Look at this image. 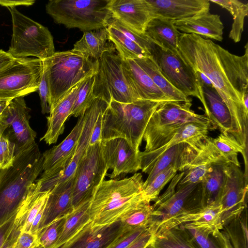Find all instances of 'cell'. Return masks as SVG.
<instances>
[{
  "instance_id": "obj_1",
  "label": "cell",
  "mask_w": 248,
  "mask_h": 248,
  "mask_svg": "<svg viewBox=\"0 0 248 248\" xmlns=\"http://www.w3.org/2000/svg\"><path fill=\"white\" fill-rule=\"evenodd\" d=\"M238 56L211 40L195 34L180 33L178 51L195 72L210 81L231 115L233 136L244 145L248 140V111L243 106L248 93V46Z\"/></svg>"
},
{
  "instance_id": "obj_2",
  "label": "cell",
  "mask_w": 248,
  "mask_h": 248,
  "mask_svg": "<svg viewBox=\"0 0 248 248\" xmlns=\"http://www.w3.org/2000/svg\"><path fill=\"white\" fill-rule=\"evenodd\" d=\"M38 144L15 155L12 164L0 169V226L18 213L31 188L43 170Z\"/></svg>"
},
{
  "instance_id": "obj_3",
  "label": "cell",
  "mask_w": 248,
  "mask_h": 248,
  "mask_svg": "<svg viewBox=\"0 0 248 248\" xmlns=\"http://www.w3.org/2000/svg\"><path fill=\"white\" fill-rule=\"evenodd\" d=\"M144 181L140 173L121 180H103L91 201V221L93 225H104L119 220L128 209L144 199Z\"/></svg>"
},
{
  "instance_id": "obj_4",
  "label": "cell",
  "mask_w": 248,
  "mask_h": 248,
  "mask_svg": "<svg viewBox=\"0 0 248 248\" xmlns=\"http://www.w3.org/2000/svg\"><path fill=\"white\" fill-rule=\"evenodd\" d=\"M162 102L139 100L130 103L112 101L102 117V140L121 138L140 152V146L148 123Z\"/></svg>"
},
{
  "instance_id": "obj_5",
  "label": "cell",
  "mask_w": 248,
  "mask_h": 248,
  "mask_svg": "<svg viewBox=\"0 0 248 248\" xmlns=\"http://www.w3.org/2000/svg\"><path fill=\"white\" fill-rule=\"evenodd\" d=\"M49 89L50 111L71 88L94 75L98 61L73 49L55 52L43 60Z\"/></svg>"
},
{
  "instance_id": "obj_6",
  "label": "cell",
  "mask_w": 248,
  "mask_h": 248,
  "mask_svg": "<svg viewBox=\"0 0 248 248\" xmlns=\"http://www.w3.org/2000/svg\"><path fill=\"white\" fill-rule=\"evenodd\" d=\"M188 102H162L151 117L143 139L145 150H155L167 143L186 124L190 122L213 124L205 115L196 113Z\"/></svg>"
},
{
  "instance_id": "obj_7",
  "label": "cell",
  "mask_w": 248,
  "mask_h": 248,
  "mask_svg": "<svg viewBox=\"0 0 248 248\" xmlns=\"http://www.w3.org/2000/svg\"><path fill=\"white\" fill-rule=\"evenodd\" d=\"M110 0H50L46 13L57 24L89 31L106 28L112 16Z\"/></svg>"
},
{
  "instance_id": "obj_8",
  "label": "cell",
  "mask_w": 248,
  "mask_h": 248,
  "mask_svg": "<svg viewBox=\"0 0 248 248\" xmlns=\"http://www.w3.org/2000/svg\"><path fill=\"white\" fill-rule=\"evenodd\" d=\"M13 33L7 51L16 59L33 56L44 60L55 52L53 36L48 29L24 15L16 7L8 8Z\"/></svg>"
},
{
  "instance_id": "obj_9",
  "label": "cell",
  "mask_w": 248,
  "mask_h": 248,
  "mask_svg": "<svg viewBox=\"0 0 248 248\" xmlns=\"http://www.w3.org/2000/svg\"><path fill=\"white\" fill-rule=\"evenodd\" d=\"M93 95L108 104L112 101L130 103L141 100L131 89L124 75L122 58L116 49L104 52L94 74Z\"/></svg>"
},
{
  "instance_id": "obj_10",
  "label": "cell",
  "mask_w": 248,
  "mask_h": 248,
  "mask_svg": "<svg viewBox=\"0 0 248 248\" xmlns=\"http://www.w3.org/2000/svg\"><path fill=\"white\" fill-rule=\"evenodd\" d=\"M150 54L161 73L175 88L187 97L193 96L201 101L205 115L209 119V111L196 73L179 53L163 49L154 44Z\"/></svg>"
},
{
  "instance_id": "obj_11",
  "label": "cell",
  "mask_w": 248,
  "mask_h": 248,
  "mask_svg": "<svg viewBox=\"0 0 248 248\" xmlns=\"http://www.w3.org/2000/svg\"><path fill=\"white\" fill-rule=\"evenodd\" d=\"M43 71V60L16 59L0 72V99L24 97L38 91Z\"/></svg>"
},
{
  "instance_id": "obj_12",
  "label": "cell",
  "mask_w": 248,
  "mask_h": 248,
  "mask_svg": "<svg viewBox=\"0 0 248 248\" xmlns=\"http://www.w3.org/2000/svg\"><path fill=\"white\" fill-rule=\"evenodd\" d=\"M108 170L103 156L101 142L89 145L75 173L72 199L74 209L92 200Z\"/></svg>"
},
{
  "instance_id": "obj_13",
  "label": "cell",
  "mask_w": 248,
  "mask_h": 248,
  "mask_svg": "<svg viewBox=\"0 0 248 248\" xmlns=\"http://www.w3.org/2000/svg\"><path fill=\"white\" fill-rule=\"evenodd\" d=\"M153 206L152 220L148 228L155 235L158 229L169 220L196 212L203 208L201 183L178 184L175 192L169 198Z\"/></svg>"
},
{
  "instance_id": "obj_14",
  "label": "cell",
  "mask_w": 248,
  "mask_h": 248,
  "mask_svg": "<svg viewBox=\"0 0 248 248\" xmlns=\"http://www.w3.org/2000/svg\"><path fill=\"white\" fill-rule=\"evenodd\" d=\"M30 109L24 97L11 100L0 118V131L15 144V155L35 143L36 132L29 124Z\"/></svg>"
},
{
  "instance_id": "obj_15",
  "label": "cell",
  "mask_w": 248,
  "mask_h": 248,
  "mask_svg": "<svg viewBox=\"0 0 248 248\" xmlns=\"http://www.w3.org/2000/svg\"><path fill=\"white\" fill-rule=\"evenodd\" d=\"M247 180L240 167L228 163L225 183L218 202L221 209L220 225L222 229L247 207Z\"/></svg>"
},
{
  "instance_id": "obj_16",
  "label": "cell",
  "mask_w": 248,
  "mask_h": 248,
  "mask_svg": "<svg viewBox=\"0 0 248 248\" xmlns=\"http://www.w3.org/2000/svg\"><path fill=\"white\" fill-rule=\"evenodd\" d=\"M101 148L107 167L112 170L111 178L140 170L139 152H136L124 139L102 140Z\"/></svg>"
},
{
  "instance_id": "obj_17",
  "label": "cell",
  "mask_w": 248,
  "mask_h": 248,
  "mask_svg": "<svg viewBox=\"0 0 248 248\" xmlns=\"http://www.w3.org/2000/svg\"><path fill=\"white\" fill-rule=\"evenodd\" d=\"M126 230L120 220L104 225L90 221L57 248H108Z\"/></svg>"
},
{
  "instance_id": "obj_18",
  "label": "cell",
  "mask_w": 248,
  "mask_h": 248,
  "mask_svg": "<svg viewBox=\"0 0 248 248\" xmlns=\"http://www.w3.org/2000/svg\"><path fill=\"white\" fill-rule=\"evenodd\" d=\"M211 124L210 123L196 122L186 123L165 145L151 152H140V170L148 174L155 161L167 150L176 144L186 142L193 145H200L207 136Z\"/></svg>"
},
{
  "instance_id": "obj_19",
  "label": "cell",
  "mask_w": 248,
  "mask_h": 248,
  "mask_svg": "<svg viewBox=\"0 0 248 248\" xmlns=\"http://www.w3.org/2000/svg\"><path fill=\"white\" fill-rule=\"evenodd\" d=\"M153 17L159 16L171 21L196 16L209 11V0H146Z\"/></svg>"
},
{
  "instance_id": "obj_20",
  "label": "cell",
  "mask_w": 248,
  "mask_h": 248,
  "mask_svg": "<svg viewBox=\"0 0 248 248\" xmlns=\"http://www.w3.org/2000/svg\"><path fill=\"white\" fill-rule=\"evenodd\" d=\"M74 181L75 174L68 179L59 182L50 190L38 232L55 220L67 216L74 210L72 203Z\"/></svg>"
},
{
  "instance_id": "obj_21",
  "label": "cell",
  "mask_w": 248,
  "mask_h": 248,
  "mask_svg": "<svg viewBox=\"0 0 248 248\" xmlns=\"http://www.w3.org/2000/svg\"><path fill=\"white\" fill-rule=\"evenodd\" d=\"M108 8L112 17L140 34L153 17L146 0H110Z\"/></svg>"
},
{
  "instance_id": "obj_22",
  "label": "cell",
  "mask_w": 248,
  "mask_h": 248,
  "mask_svg": "<svg viewBox=\"0 0 248 248\" xmlns=\"http://www.w3.org/2000/svg\"><path fill=\"white\" fill-rule=\"evenodd\" d=\"M223 162H228L215 147L212 139L206 136L178 184L201 183L214 165Z\"/></svg>"
},
{
  "instance_id": "obj_23",
  "label": "cell",
  "mask_w": 248,
  "mask_h": 248,
  "mask_svg": "<svg viewBox=\"0 0 248 248\" xmlns=\"http://www.w3.org/2000/svg\"><path fill=\"white\" fill-rule=\"evenodd\" d=\"M202 142L197 146L181 142L167 150L152 166L143 187L148 185L158 173L170 166L174 167L177 171H185L196 156Z\"/></svg>"
},
{
  "instance_id": "obj_24",
  "label": "cell",
  "mask_w": 248,
  "mask_h": 248,
  "mask_svg": "<svg viewBox=\"0 0 248 248\" xmlns=\"http://www.w3.org/2000/svg\"><path fill=\"white\" fill-rule=\"evenodd\" d=\"M122 68L127 82L140 99L171 101L134 60L122 59Z\"/></svg>"
},
{
  "instance_id": "obj_25",
  "label": "cell",
  "mask_w": 248,
  "mask_h": 248,
  "mask_svg": "<svg viewBox=\"0 0 248 248\" xmlns=\"http://www.w3.org/2000/svg\"><path fill=\"white\" fill-rule=\"evenodd\" d=\"M172 21L183 33H193L218 41L223 40L224 26L220 16L209 11L193 17Z\"/></svg>"
},
{
  "instance_id": "obj_26",
  "label": "cell",
  "mask_w": 248,
  "mask_h": 248,
  "mask_svg": "<svg viewBox=\"0 0 248 248\" xmlns=\"http://www.w3.org/2000/svg\"><path fill=\"white\" fill-rule=\"evenodd\" d=\"M71 88L57 103L47 117V129L40 140L50 145L57 142L64 129V124L70 116L77 93L80 82Z\"/></svg>"
},
{
  "instance_id": "obj_27",
  "label": "cell",
  "mask_w": 248,
  "mask_h": 248,
  "mask_svg": "<svg viewBox=\"0 0 248 248\" xmlns=\"http://www.w3.org/2000/svg\"><path fill=\"white\" fill-rule=\"evenodd\" d=\"M180 32L172 21L159 16L153 17L147 23L144 34L163 49L178 53Z\"/></svg>"
},
{
  "instance_id": "obj_28",
  "label": "cell",
  "mask_w": 248,
  "mask_h": 248,
  "mask_svg": "<svg viewBox=\"0 0 248 248\" xmlns=\"http://www.w3.org/2000/svg\"><path fill=\"white\" fill-rule=\"evenodd\" d=\"M85 57L98 61L102 54L115 49L110 41L106 28L85 31L82 37L74 45L72 49Z\"/></svg>"
},
{
  "instance_id": "obj_29",
  "label": "cell",
  "mask_w": 248,
  "mask_h": 248,
  "mask_svg": "<svg viewBox=\"0 0 248 248\" xmlns=\"http://www.w3.org/2000/svg\"><path fill=\"white\" fill-rule=\"evenodd\" d=\"M201 86L209 119L221 132H227L233 136L232 118L227 105L215 88Z\"/></svg>"
},
{
  "instance_id": "obj_30",
  "label": "cell",
  "mask_w": 248,
  "mask_h": 248,
  "mask_svg": "<svg viewBox=\"0 0 248 248\" xmlns=\"http://www.w3.org/2000/svg\"><path fill=\"white\" fill-rule=\"evenodd\" d=\"M229 162L214 165L201 183L202 207L218 204L226 178V167Z\"/></svg>"
},
{
  "instance_id": "obj_31",
  "label": "cell",
  "mask_w": 248,
  "mask_h": 248,
  "mask_svg": "<svg viewBox=\"0 0 248 248\" xmlns=\"http://www.w3.org/2000/svg\"><path fill=\"white\" fill-rule=\"evenodd\" d=\"M180 226L187 232L197 248H231L228 237L222 230L197 228L188 224Z\"/></svg>"
},
{
  "instance_id": "obj_32",
  "label": "cell",
  "mask_w": 248,
  "mask_h": 248,
  "mask_svg": "<svg viewBox=\"0 0 248 248\" xmlns=\"http://www.w3.org/2000/svg\"><path fill=\"white\" fill-rule=\"evenodd\" d=\"M150 77L155 85L171 101L188 102L191 100L175 88L163 76L150 58L134 60Z\"/></svg>"
},
{
  "instance_id": "obj_33",
  "label": "cell",
  "mask_w": 248,
  "mask_h": 248,
  "mask_svg": "<svg viewBox=\"0 0 248 248\" xmlns=\"http://www.w3.org/2000/svg\"><path fill=\"white\" fill-rule=\"evenodd\" d=\"M110 41L124 60H135L150 58L151 54L126 36L119 30L108 25L106 27Z\"/></svg>"
},
{
  "instance_id": "obj_34",
  "label": "cell",
  "mask_w": 248,
  "mask_h": 248,
  "mask_svg": "<svg viewBox=\"0 0 248 248\" xmlns=\"http://www.w3.org/2000/svg\"><path fill=\"white\" fill-rule=\"evenodd\" d=\"M91 200L82 203L66 216L62 234L55 248H57L69 240L85 224L91 221L90 207Z\"/></svg>"
},
{
  "instance_id": "obj_35",
  "label": "cell",
  "mask_w": 248,
  "mask_h": 248,
  "mask_svg": "<svg viewBox=\"0 0 248 248\" xmlns=\"http://www.w3.org/2000/svg\"><path fill=\"white\" fill-rule=\"evenodd\" d=\"M209 0L226 9L232 14L233 20L229 36L234 42H239L244 31L245 18L248 16V3L238 0Z\"/></svg>"
},
{
  "instance_id": "obj_36",
  "label": "cell",
  "mask_w": 248,
  "mask_h": 248,
  "mask_svg": "<svg viewBox=\"0 0 248 248\" xmlns=\"http://www.w3.org/2000/svg\"><path fill=\"white\" fill-rule=\"evenodd\" d=\"M150 245L153 248H197L181 226L155 235Z\"/></svg>"
},
{
  "instance_id": "obj_37",
  "label": "cell",
  "mask_w": 248,
  "mask_h": 248,
  "mask_svg": "<svg viewBox=\"0 0 248 248\" xmlns=\"http://www.w3.org/2000/svg\"><path fill=\"white\" fill-rule=\"evenodd\" d=\"M153 211V205L143 199L126 211L120 220L124 228L128 230L148 228L152 220Z\"/></svg>"
},
{
  "instance_id": "obj_38",
  "label": "cell",
  "mask_w": 248,
  "mask_h": 248,
  "mask_svg": "<svg viewBox=\"0 0 248 248\" xmlns=\"http://www.w3.org/2000/svg\"><path fill=\"white\" fill-rule=\"evenodd\" d=\"M222 230L228 237L231 248H248L247 207L226 224Z\"/></svg>"
},
{
  "instance_id": "obj_39",
  "label": "cell",
  "mask_w": 248,
  "mask_h": 248,
  "mask_svg": "<svg viewBox=\"0 0 248 248\" xmlns=\"http://www.w3.org/2000/svg\"><path fill=\"white\" fill-rule=\"evenodd\" d=\"M212 141L229 163L240 167L238 159V155L240 153L243 155L247 165V149L244 148L234 136L227 132H221L216 138L212 139Z\"/></svg>"
},
{
  "instance_id": "obj_40",
  "label": "cell",
  "mask_w": 248,
  "mask_h": 248,
  "mask_svg": "<svg viewBox=\"0 0 248 248\" xmlns=\"http://www.w3.org/2000/svg\"><path fill=\"white\" fill-rule=\"evenodd\" d=\"M94 74L86 78L80 82L70 116L78 117L84 114L95 98L93 95Z\"/></svg>"
},
{
  "instance_id": "obj_41",
  "label": "cell",
  "mask_w": 248,
  "mask_h": 248,
  "mask_svg": "<svg viewBox=\"0 0 248 248\" xmlns=\"http://www.w3.org/2000/svg\"><path fill=\"white\" fill-rule=\"evenodd\" d=\"M177 172L176 168L171 166L158 173L148 185L143 187L144 199L150 202H155L161 190L175 176Z\"/></svg>"
},
{
  "instance_id": "obj_42",
  "label": "cell",
  "mask_w": 248,
  "mask_h": 248,
  "mask_svg": "<svg viewBox=\"0 0 248 248\" xmlns=\"http://www.w3.org/2000/svg\"><path fill=\"white\" fill-rule=\"evenodd\" d=\"M66 216L61 217L39 230L37 242L43 248H55L62 234Z\"/></svg>"
},
{
  "instance_id": "obj_43",
  "label": "cell",
  "mask_w": 248,
  "mask_h": 248,
  "mask_svg": "<svg viewBox=\"0 0 248 248\" xmlns=\"http://www.w3.org/2000/svg\"><path fill=\"white\" fill-rule=\"evenodd\" d=\"M108 25L114 27L120 31L140 47L150 53L154 43L144 34L139 33L131 30L112 16L109 19L108 22Z\"/></svg>"
},
{
  "instance_id": "obj_44",
  "label": "cell",
  "mask_w": 248,
  "mask_h": 248,
  "mask_svg": "<svg viewBox=\"0 0 248 248\" xmlns=\"http://www.w3.org/2000/svg\"><path fill=\"white\" fill-rule=\"evenodd\" d=\"M15 155V144L3 134L0 135V169L11 166Z\"/></svg>"
},
{
  "instance_id": "obj_45",
  "label": "cell",
  "mask_w": 248,
  "mask_h": 248,
  "mask_svg": "<svg viewBox=\"0 0 248 248\" xmlns=\"http://www.w3.org/2000/svg\"><path fill=\"white\" fill-rule=\"evenodd\" d=\"M147 228L126 230L108 248H126L135 241Z\"/></svg>"
},
{
  "instance_id": "obj_46",
  "label": "cell",
  "mask_w": 248,
  "mask_h": 248,
  "mask_svg": "<svg viewBox=\"0 0 248 248\" xmlns=\"http://www.w3.org/2000/svg\"><path fill=\"white\" fill-rule=\"evenodd\" d=\"M26 216L24 215L17 214L15 225L6 241L1 248H14L15 245L22 232Z\"/></svg>"
},
{
  "instance_id": "obj_47",
  "label": "cell",
  "mask_w": 248,
  "mask_h": 248,
  "mask_svg": "<svg viewBox=\"0 0 248 248\" xmlns=\"http://www.w3.org/2000/svg\"><path fill=\"white\" fill-rule=\"evenodd\" d=\"M38 91L40 98L41 112L43 114L48 113L50 112V107L49 106V89L44 71V68Z\"/></svg>"
},
{
  "instance_id": "obj_48",
  "label": "cell",
  "mask_w": 248,
  "mask_h": 248,
  "mask_svg": "<svg viewBox=\"0 0 248 248\" xmlns=\"http://www.w3.org/2000/svg\"><path fill=\"white\" fill-rule=\"evenodd\" d=\"M37 244H38L37 234L22 231L14 248H32Z\"/></svg>"
},
{
  "instance_id": "obj_49",
  "label": "cell",
  "mask_w": 248,
  "mask_h": 248,
  "mask_svg": "<svg viewBox=\"0 0 248 248\" xmlns=\"http://www.w3.org/2000/svg\"><path fill=\"white\" fill-rule=\"evenodd\" d=\"M154 237V232L151 229L148 227L135 241L126 248H146L152 243Z\"/></svg>"
},
{
  "instance_id": "obj_50",
  "label": "cell",
  "mask_w": 248,
  "mask_h": 248,
  "mask_svg": "<svg viewBox=\"0 0 248 248\" xmlns=\"http://www.w3.org/2000/svg\"><path fill=\"white\" fill-rule=\"evenodd\" d=\"M184 174V172H181L179 174H176L175 176L171 180V183L165 192L159 196L155 202L154 205H157L164 202L169 198L175 192L176 187L182 178Z\"/></svg>"
},
{
  "instance_id": "obj_51",
  "label": "cell",
  "mask_w": 248,
  "mask_h": 248,
  "mask_svg": "<svg viewBox=\"0 0 248 248\" xmlns=\"http://www.w3.org/2000/svg\"><path fill=\"white\" fill-rule=\"evenodd\" d=\"M106 108L100 113L95 121L93 128L89 145H93L100 142L102 140V117L103 113Z\"/></svg>"
},
{
  "instance_id": "obj_52",
  "label": "cell",
  "mask_w": 248,
  "mask_h": 248,
  "mask_svg": "<svg viewBox=\"0 0 248 248\" xmlns=\"http://www.w3.org/2000/svg\"><path fill=\"white\" fill-rule=\"evenodd\" d=\"M17 214V213L14 215L7 221L0 226V248L6 241L15 225Z\"/></svg>"
},
{
  "instance_id": "obj_53",
  "label": "cell",
  "mask_w": 248,
  "mask_h": 248,
  "mask_svg": "<svg viewBox=\"0 0 248 248\" xmlns=\"http://www.w3.org/2000/svg\"><path fill=\"white\" fill-rule=\"evenodd\" d=\"M35 2L34 0H0V5L3 6L10 7H16L17 6L24 5L30 6Z\"/></svg>"
},
{
  "instance_id": "obj_54",
  "label": "cell",
  "mask_w": 248,
  "mask_h": 248,
  "mask_svg": "<svg viewBox=\"0 0 248 248\" xmlns=\"http://www.w3.org/2000/svg\"><path fill=\"white\" fill-rule=\"evenodd\" d=\"M16 59L7 52L0 49V72L12 64Z\"/></svg>"
},
{
  "instance_id": "obj_55",
  "label": "cell",
  "mask_w": 248,
  "mask_h": 248,
  "mask_svg": "<svg viewBox=\"0 0 248 248\" xmlns=\"http://www.w3.org/2000/svg\"><path fill=\"white\" fill-rule=\"evenodd\" d=\"M11 99H0V118Z\"/></svg>"
},
{
  "instance_id": "obj_56",
  "label": "cell",
  "mask_w": 248,
  "mask_h": 248,
  "mask_svg": "<svg viewBox=\"0 0 248 248\" xmlns=\"http://www.w3.org/2000/svg\"><path fill=\"white\" fill-rule=\"evenodd\" d=\"M32 248H43L42 247H41L39 244H37L35 245L34 247Z\"/></svg>"
},
{
  "instance_id": "obj_57",
  "label": "cell",
  "mask_w": 248,
  "mask_h": 248,
  "mask_svg": "<svg viewBox=\"0 0 248 248\" xmlns=\"http://www.w3.org/2000/svg\"><path fill=\"white\" fill-rule=\"evenodd\" d=\"M146 248H153V247L149 244Z\"/></svg>"
},
{
  "instance_id": "obj_58",
  "label": "cell",
  "mask_w": 248,
  "mask_h": 248,
  "mask_svg": "<svg viewBox=\"0 0 248 248\" xmlns=\"http://www.w3.org/2000/svg\"><path fill=\"white\" fill-rule=\"evenodd\" d=\"M1 134H3L2 133H1V132H0V135H1Z\"/></svg>"
}]
</instances>
